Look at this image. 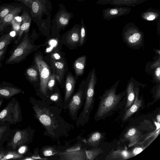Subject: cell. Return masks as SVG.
Instances as JSON below:
<instances>
[{
    "label": "cell",
    "mask_w": 160,
    "mask_h": 160,
    "mask_svg": "<svg viewBox=\"0 0 160 160\" xmlns=\"http://www.w3.org/2000/svg\"><path fill=\"white\" fill-rule=\"evenodd\" d=\"M30 102L32 105L35 117L45 129V135L58 141L63 137H68L74 126L62 117V108L43 100L30 98Z\"/></svg>",
    "instance_id": "6da1fadb"
},
{
    "label": "cell",
    "mask_w": 160,
    "mask_h": 160,
    "mask_svg": "<svg viewBox=\"0 0 160 160\" xmlns=\"http://www.w3.org/2000/svg\"><path fill=\"white\" fill-rule=\"evenodd\" d=\"M15 43L13 48L5 62L7 65L19 63L26 59L27 57L35 49L27 33H24Z\"/></svg>",
    "instance_id": "7a4b0ae2"
},
{
    "label": "cell",
    "mask_w": 160,
    "mask_h": 160,
    "mask_svg": "<svg viewBox=\"0 0 160 160\" xmlns=\"http://www.w3.org/2000/svg\"><path fill=\"white\" fill-rule=\"evenodd\" d=\"M94 71L92 73L86 92L85 101L82 112L76 121L77 127L83 126L88 121L89 116L94 103V87L96 78Z\"/></svg>",
    "instance_id": "3957f363"
},
{
    "label": "cell",
    "mask_w": 160,
    "mask_h": 160,
    "mask_svg": "<svg viewBox=\"0 0 160 160\" xmlns=\"http://www.w3.org/2000/svg\"><path fill=\"white\" fill-rule=\"evenodd\" d=\"M116 88L107 90L101 97L95 114L96 119L103 117L114 109L121 99L120 94L116 93Z\"/></svg>",
    "instance_id": "277c9868"
},
{
    "label": "cell",
    "mask_w": 160,
    "mask_h": 160,
    "mask_svg": "<svg viewBox=\"0 0 160 160\" xmlns=\"http://www.w3.org/2000/svg\"><path fill=\"white\" fill-rule=\"evenodd\" d=\"M17 101L13 98L7 106L0 112V124L15 123L20 121L21 112Z\"/></svg>",
    "instance_id": "5b68a950"
},
{
    "label": "cell",
    "mask_w": 160,
    "mask_h": 160,
    "mask_svg": "<svg viewBox=\"0 0 160 160\" xmlns=\"http://www.w3.org/2000/svg\"><path fill=\"white\" fill-rule=\"evenodd\" d=\"M34 60L39 72L40 80V91L44 98H48L47 84L51 75L50 68L40 55H36Z\"/></svg>",
    "instance_id": "8992f818"
},
{
    "label": "cell",
    "mask_w": 160,
    "mask_h": 160,
    "mask_svg": "<svg viewBox=\"0 0 160 160\" xmlns=\"http://www.w3.org/2000/svg\"><path fill=\"white\" fill-rule=\"evenodd\" d=\"M34 133V130L29 128L25 130H18L8 145L14 150L17 147L29 143L32 140Z\"/></svg>",
    "instance_id": "52a82bcc"
},
{
    "label": "cell",
    "mask_w": 160,
    "mask_h": 160,
    "mask_svg": "<svg viewBox=\"0 0 160 160\" xmlns=\"http://www.w3.org/2000/svg\"><path fill=\"white\" fill-rule=\"evenodd\" d=\"M82 142L68 148L66 151L59 152L60 160H86L85 148H82Z\"/></svg>",
    "instance_id": "ba28073f"
},
{
    "label": "cell",
    "mask_w": 160,
    "mask_h": 160,
    "mask_svg": "<svg viewBox=\"0 0 160 160\" xmlns=\"http://www.w3.org/2000/svg\"><path fill=\"white\" fill-rule=\"evenodd\" d=\"M85 96L83 91L80 89L71 98L67 109L68 110L69 115L73 120H77L78 111L83 105Z\"/></svg>",
    "instance_id": "9c48e42d"
},
{
    "label": "cell",
    "mask_w": 160,
    "mask_h": 160,
    "mask_svg": "<svg viewBox=\"0 0 160 160\" xmlns=\"http://www.w3.org/2000/svg\"><path fill=\"white\" fill-rule=\"evenodd\" d=\"M21 88L6 81L0 82V98H8L20 93H23Z\"/></svg>",
    "instance_id": "30bf717a"
},
{
    "label": "cell",
    "mask_w": 160,
    "mask_h": 160,
    "mask_svg": "<svg viewBox=\"0 0 160 160\" xmlns=\"http://www.w3.org/2000/svg\"><path fill=\"white\" fill-rule=\"evenodd\" d=\"M75 80L71 74H68L65 83V92L63 100V108L67 109L68 104L71 99V97L74 91Z\"/></svg>",
    "instance_id": "8fae6325"
},
{
    "label": "cell",
    "mask_w": 160,
    "mask_h": 160,
    "mask_svg": "<svg viewBox=\"0 0 160 160\" xmlns=\"http://www.w3.org/2000/svg\"><path fill=\"white\" fill-rule=\"evenodd\" d=\"M135 98L134 101L126 112L123 118V120L125 121L136 112L142 105V101L138 98L139 92L138 88L135 89Z\"/></svg>",
    "instance_id": "7c38bea8"
},
{
    "label": "cell",
    "mask_w": 160,
    "mask_h": 160,
    "mask_svg": "<svg viewBox=\"0 0 160 160\" xmlns=\"http://www.w3.org/2000/svg\"><path fill=\"white\" fill-rule=\"evenodd\" d=\"M21 17L22 18V24L20 26L19 30L18 32V38L14 41V43L17 42L20 38L24 33L28 32L30 26L31 18L27 12L24 11Z\"/></svg>",
    "instance_id": "4fadbf2b"
},
{
    "label": "cell",
    "mask_w": 160,
    "mask_h": 160,
    "mask_svg": "<svg viewBox=\"0 0 160 160\" xmlns=\"http://www.w3.org/2000/svg\"><path fill=\"white\" fill-rule=\"evenodd\" d=\"M124 138L129 141L128 147L135 144L140 139L141 135L136 128H132L129 129L124 135Z\"/></svg>",
    "instance_id": "5bb4252c"
},
{
    "label": "cell",
    "mask_w": 160,
    "mask_h": 160,
    "mask_svg": "<svg viewBox=\"0 0 160 160\" xmlns=\"http://www.w3.org/2000/svg\"><path fill=\"white\" fill-rule=\"evenodd\" d=\"M52 62L53 70H54L53 72L54 73L55 78L61 83L64 75V64L61 62H56L54 60H52Z\"/></svg>",
    "instance_id": "9a60e30c"
},
{
    "label": "cell",
    "mask_w": 160,
    "mask_h": 160,
    "mask_svg": "<svg viewBox=\"0 0 160 160\" xmlns=\"http://www.w3.org/2000/svg\"><path fill=\"white\" fill-rule=\"evenodd\" d=\"M132 157L131 153L127 149L118 150L112 152L108 156L106 159L125 160Z\"/></svg>",
    "instance_id": "2e32d148"
},
{
    "label": "cell",
    "mask_w": 160,
    "mask_h": 160,
    "mask_svg": "<svg viewBox=\"0 0 160 160\" xmlns=\"http://www.w3.org/2000/svg\"><path fill=\"white\" fill-rule=\"evenodd\" d=\"M86 58V56H83L78 58L75 61L73 66L77 76L81 75L83 74Z\"/></svg>",
    "instance_id": "e0dca14e"
},
{
    "label": "cell",
    "mask_w": 160,
    "mask_h": 160,
    "mask_svg": "<svg viewBox=\"0 0 160 160\" xmlns=\"http://www.w3.org/2000/svg\"><path fill=\"white\" fill-rule=\"evenodd\" d=\"M101 133L98 132H96L92 133L88 139L83 140L86 144L93 147H97L102 138Z\"/></svg>",
    "instance_id": "ac0fdd59"
},
{
    "label": "cell",
    "mask_w": 160,
    "mask_h": 160,
    "mask_svg": "<svg viewBox=\"0 0 160 160\" xmlns=\"http://www.w3.org/2000/svg\"><path fill=\"white\" fill-rule=\"evenodd\" d=\"M21 7L14 8L2 20V26L5 27L11 22L14 18L18 15L21 11Z\"/></svg>",
    "instance_id": "d6986e66"
},
{
    "label": "cell",
    "mask_w": 160,
    "mask_h": 160,
    "mask_svg": "<svg viewBox=\"0 0 160 160\" xmlns=\"http://www.w3.org/2000/svg\"><path fill=\"white\" fill-rule=\"evenodd\" d=\"M127 102L126 109L129 108L132 105L135 100V94L133 83L130 82L128 84L127 88Z\"/></svg>",
    "instance_id": "ffe728a7"
},
{
    "label": "cell",
    "mask_w": 160,
    "mask_h": 160,
    "mask_svg": "<svg viewBox=\"0 0 160 160\" xmlns=\"http://www.w3.org/2000/svg\"><path fill=\"white\" fill-rule=\"evenodd\" d=\"M15 38L10 32L4 34L0 37V51L8 46L15 41Z\"/></svg>",
    "instance_id": "44dd1931"
},
{
    "label": "cell",
    "mask_w": 160,
    "mask_h": 160,
    "mask_svg": "<svg viewBox=\"0 0 160 160\" xmlns=\"http://www.w3.org/2000/svg\"><path fill=\"white\" fill-rule=\"evenodd\" d=\"M126 39L128 44L134 46L140 44L142 40L141 34L138 32L128 35L126 37Z\"/></svg>",
    "instance_id": "7402d4cb"
},
{
    "label": "cell",
    "mask_w": 160,
    "mask_h": 160,
    "mask_svg": "<svg viewBox=\"0 0 160 160\" xmlns=\"http://www.w3.org/2000/svg\"><path fill=\"white\" fill-rule=\"evenodd\" d=\"M26 77L30 81H37L38 80V72L36 67L32 66L26 70L25 73Z\"/></svg>",
    "instance_id": "603a6c76"
},
{
    "label": "cell",
    "mask_w": 160,
    "mask_h": 160,
    "mask_svg": "<svg viewBox=\"0 0 160 160\" xmlns=\"http://www.w3.org/2000/svg\"><path fill=\"white\" fill-rule=\"evenodd\" d=\"M80 39L79 31L72 30L68 35L66 40L68 43L74 45L79 42Z\"/></svg>",
    "instance_id": "cb8c5ba5"
},
{
    "label": "cell",
    "mask_w": 160,
    "mask_h": 160,
    "mask_svg": "<svg viewBox=\"0 0 160 160\" xmlns=\"http://www.w3.org/2000/svg\"><path fill=\"white\" fill-rule=\"evenodd\" d=\"M8 124H0V145L3 142L6 138H8L10 134V130L8 126Z\"/></svg>",
    "instance_id": "d4e9b609"
},
{
    "label": "cell",
    "mask_w": 160,
    "mask_h": 160,
    "mask_svg": "<svg viewBox=\"0 0 160 160\" xmlns=\"http://www.w3.org/2000/svg\"><path fill=\"white\" fill-rule=\"evenodd\" d=\"M49 100L51 101L52 104L53 103L54 105L61 108H63V102L58 92H55L51 95L49 97Z\"/></svg>",
    "instance_id": "484cf974"
},
{
    "label": "cell",
    "mask_w": 160,
    "mask_h": 160,
    "mask_svg": "<svg viewBox=\"0 0 160 160\" xmlns=\"http://www.w3.org/2000/svg\"><path fill=\"white\" fill-rule=\"evenodd\" d=\"M102 151L100 148H97L89 150H85L86 160H92Z\"/></svg>",
    "instance_id": "4316f807"
},
{
    "label": "cell",
    "mask_w": 160,
    "mask_h": 160,
    "mask_svg": "<svg viewBox=\"0 0 160 160\" xmlns=\"http://www.w3.org/2000/svg\"><path fill=\"white\" fill-rule=\"evenodd\" d=\"M60 152V150L58 151L54 148L49 146L44 147L42 149V153L45 157L58 154Z\"/></svg>",
    "instance_id": "83f0119b"
},
{
    "label": "cell",
    "mask_w": 160,
    "mask_h": 160,
    "mask_svg": "<svg viewBox=\"0 0 160 160\" xmlns=\"http://www.w3.org/2000/svg\"><path fill=\"white\" fill-rule=\"evenodd\" d=\"M13 8L11 6L3 8L0 11V21H2Z\"/></svg>",
    "instance_id": "f1b7e54d"
},
{
    "label": "cell",
    "mask_w": 160,
    "mask_h": 160,
    "mask_svg": "<svg viewBox=\"0 0 160 160\" xmlns=\"http://www.w3.org/2000/svg\"><path fill=\"white\" fill-rule=\"evenodd\" d=\"M55 74L54 72H53V73L50 75L48 82V90L49 89L52 91L53 90L55 83Z\"/></svg>",
    "instance_id": "f546056e"
},
{
    "label": "cell",
    "mask_w": 160,
    "mask_h": 160,
    "mask_svg": "<svg viewBox=\"0 0 160 160\" xmlns=\"http://www.w3.org/2000/svg\"><path fill=\"white\" fill-rule=\"evenodd\" d=\"M23 157L22 155H19L15 152H10L3 157L2 160L7 159L11 158H22Z\"/></svg>",
    "instance_id": "4dcf8cb0"
},
{
    "label": "cell",
    "mask_w": 160,
    "mask_h": 160,
    "mask_svg": "<svg viewBox=\"0 0 160 160\" xmlns=\"http://www.w3.org/2000/svg\"><path fill=\"white\" fill-rule=\"evenodd\" d=\"M8 46H7L0 51V68L2 67V62L5 58V55L7 51Z\"/></svg>",
    "instance_id": "1f68e13d"
},
{
    "label": "cell",
    "mask_w": 160,
    "mask_h": 160,
    "mask_svg": "<svg viewBox=\"0 0 160 160\" xmlns=\"http://www.w3.org/2000/svg\"><path fill=\"white\" fill-rule=\"evenodd\" d=\"M145 148V147H137L135 148L131 153L132 157L136 156L141 152Z\"/></svg>",
    "instance_id": "d6a6232c"
},
{
    "label": "cell",
    "mask_w": 160,
    "mask_h": 160,
    "mask_svg": "<svg viewBox=\"0 0 160 160\" xmlns=\"http://www.w3.org/2000/svg\"><path fill=\"white\" fill-rule=\"evenodd\" d=\"M32 12L34 13H37L39 9V6L37 1H33L32 4Z\"/></svg>",
    "instance_id": "836d02e7"
},
{
    "label": "cell",
    "mask_w": 160,
    "mask_h": 160,
    "mask_svg": "<svg viewBox=\"0 0 160 160\" xmlns=\"http://www.w3.org/2000/svg\"><path fill=\"white\" fill-rule=\"evenodd\" d=\"M12 28L13 29L17 31H18L19 30L20 24L17 22L13 18L11 22Z\"/></svg>",
    "instance_id": "e575fe53"
},
{
    "label": "cell",
    "mask_w": 160,
    "mask_h": 160,
    "mask_svg": "<svg viewBox=\"0 0 160 160\" xmlns=\"http://www.w3.org/2000/svg\"><path fill=\"white\" fill-rule=\"evenodd\" d=\"M85 35V28L83 27L82 26L81 30L80 38V43L81 45H82L83 43Z\"/></svg>",
    "instance_id": "d590c367"
},
{
    "label": "cell",
    "mask_w": 160,
    "mask_h": 160,
    "mask_svg": "<svg viewBox=\"0 0 160 160\" xmlns=\"http://www.w3.org/2000/svg\"><path fill=\"white\" fill-rule=\"evenodd\" d=\"M155 76L157 80L159 82L160 81V67L159 66L157 68L155 71Z\"/></svg>",
    "instance_id": "8d00e7d4"
},
{
    "label": "cell",
    "mask_w": 160,
    "mask_h": 160,
    "mask_svg": "<svg viewBox=\"0 0 160 160\" xmlns=\"http://www.w3.org/2000/svg\"><path fill=\"white\" fill-rule=\"evenodd\" d=\"M59 22L62 25H66L68 22V19L64 17H62L59 19Z\"/></svg>",
    "instance_id": "74e56055"
},
{
    "label": "cell",
    "mask_w": 160,
    "mask_h": 160,
    "mask_svg": "<svg viewBox=\"0 0 160 160\" xmlns=\"http://www.w3.org/2000/svg\"><path fill=\"white\" fill-rule=\"evenodd\" d=\"M160 58H159L155 62H154L152 65L151 68H156L160 66Z\"/></svg>",
    "instance_id": "f35d334b"
},
{
    "label": "cell",
    "mask_w": 160,
    "mask_h": 160,
    "mask_svg": "<svg viewBox=\"0 0 160 160\" xmlns=\"http://www.w3.org/2000/svg\"><path fill=\"white\" fill-rule=\"evenodd\" d=\"M51 57L53 59L56 60H59L61 58L60 56L59 55V54L57 53H55L52 54L51 55Z\"/></svg>",
    "instance_id": "ab89813d"
},
{
    "label": "cell",
    "mask_w": 160,
    "mask_h": 160,
    "mask_svg": "<svg viewBox=\"0 0 160 160\" xmlns=\"http://www.w3.org/2000/svg\"><path fill=\"white\" fill-rule=\"evenodd\" d=\"M26 150V147L25 146H22L19 149L18 152L21 154L24 153Z\"/></svg>",
    "instance_id": "60d3db41"
},
{
    "label": "cell",
    "mask_w": 160,
    "mask_h": 160,
    "mask_svg": "<svg viewBox=\"0 0 160 160\" xmlns=\"http://www.w3.org/2000/svg\"><path fill=\"white\" fill-rule=\"evenodd\" d=\"M15 20L18 23L21 24L22 21V18L21 16H16L14 18Z\"/></svg>",
    "instance_id": "b9f144b4"
},
{
    "label": "cell",
    "mask_w": 160,
    "mask_h": 160,
    "mask_svg": "<svg viewBox=\"0 0 160 160\" xmlns=\"http://www.w3.org/2000/svg\"><path fill=\"white\" fill-rule=\"evenodd\" d=\"M118 10L117 9H112L110 11V13L112 15H115L118 13Z\"/></svg>",
    "instance_id": "7bdbcfd3"
},
{
    "label": "cell",
    "mask_w": 160,
    "mask_h": 160,
    "mask_svg": "<svg viewBox=\"0 0 160 160\" xmlns=\"http://www.w3.org/2000/svg\"><path fill=\"white\" fill-rule=\"evenodd\" d=\"M155 17L154 15H151L148 17L147 19L148 20L151 21L152 20L155 18Z\"/></svg>",
    "instance_id": "ee69618b"
},
{
    "label": "cell",
    "mask_w": 160,
    "mask_h": 160,
    "mask_svg": "<svg viewBox=\"0 0 160 160\" xmlns=\"http://www.w3.org/2000/svg\"><path fill=\"white\" fill-rule=\"evenodd\" d=\"M156 97L157 98H160V86L159 85V87L158 88V92H157Z\"/></svg>",
    "instance_id": "f6af8a7d"
},
{
    "label": "cell",
    "mask_w": 160,
    "mask_h": 160,
    "mask_svg": "<svg viewBox=\"0 0 160 160\" xmlns=\"http://www.w3.org/2000/svg\"><path fill=\"white\" fill-rule=\"evenodd\" d=\"M24 3L26 5H28L30 0H18Z\"/></svg>",
    "instance_id": "bcb514c9"
},
{
    "label": "cell",
    "mask_w": 160,
    "mask_h": 160,
    "mask_svg": "<svg viewBox=\"0 0 160 160\" xmlns=\"http://www.w3.org/2000/svg\"><path fill=\"white\" fill-rule=\"evenodd\" d=\"M157 119L158 122L160 123V115L159 114L158 115L157 117Z\"/></svg>",
    "instance_id": "7dc6e473"
},
{
    "label": "cell",
    "mask_w": 160,
    "mask_h": 160,
    "mask_svg": "<svg viewBox=\"0 0 160 160\" xmlns=\"http://www.w3.org/2000/svg\"><path fill=\"white\" fill-rule=\"evenodd\" d=\"M3 100L2 98H1L0 99V106L2 104V103Z\"/></svg>",
    "instance_id": "c3c4849f"
},
{
    "label": "cell",
    "mask_w": 160,
    "mask_h": 160,
    "mask_svg": "<svg viewBox=\"0 0 160 160\" xmlns=\"http://www.w3.org/2000/svg\"><path fill=\"white\" fill-rule=\"evenodd\" d=\"M156 52L160 55V51L159 50H156Z\"/></svg>",
    "instance_id": "681fc988"
}]
</instances>
